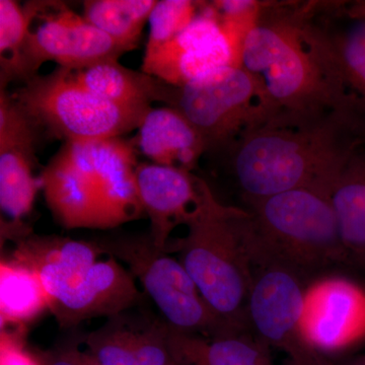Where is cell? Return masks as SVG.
Segmentation results:
<instances>
[{
	"instance_id": "1",
	"label": "cell",
	"mask_w": 365,
	"mask_h": 365,
	"mask_svg": "<svg viewBox=\"0 0 365 365\" xmlns=\"http://www.w3.org/2000/svg\"><path fill=\"white\" fill-rule=\"evenodd\" d=\"M365 144L359 100L317 118L275 115L249 127L228 151L246 200L295 189L330 196L346 163Z\"/></svg>"
},
{
	"instance_id": "2",
	"label": "cell",
	"mask_w": 365,
	"mask_h": 365,
	"mask_svg": "<svg viewBox=\"0 0 365 365\" xmlns=\"http://www.w3.org/2000/svg\"><path fill=\"white\" fill-rule=\"evenodd\" d=\"M304 11L261 13L245 36L240 63L261 81L264 119L317 118L356 98L327 73L302 38Z\"/></svg>"
},
{
	"instance_id": "3",
	"label": "cell",
	"mask_w": 365,
	"mask_h": 365,
	"mask_svg": "<svg viewBox=\"0 0 365 365\" xmlns=\"http://www.w3.org/2000/svg\"><path fill=\"white\" fill-rule=\"evenodd\" d=\"M248 210L225 205L201 180L200 199L186 223V237L168 244L195 282L201 297L234 332L247 325L253 262L250 253Z\"/></svg>"
},
{
	"instance_id": "4",
	"label": "cell",
	"mask_w": 365,
	"mask_h": 365,
	"mask_svg": "<svg viewBox=\"0 0 365 365\" xmlns=\"http://www.w3.org/2000/svg\"><path fill=\"white\" fill-rule=\"evenodd\" d=\"M247 202L253 265L275 264L304 277L347 257L327 194L295 189Z\"/></svg>"
},
{
	"instance_id": "5",
	"label": "cell",
	"mask_w": 365,
	"mask_h": 365,
	"mask_svg": "<svg viewBox=\"0 0 365 365\" xmlns=\"http://www.w3.org/2000/svg\"><path fill=\"white\" fill-rule=\"evenodd\" d=\"M41 131L69 141L118 138L138 129L150 107H128L91 93L58 67L11 93Z\"/></svg>"
},
{
	"instance_id": "6",
	"label": "cell",
	"mask_w": 365,
	"mask_h": 365,
	"mask_svg": "<svg viewBox=\"0 0 365 365\" xmlns=\"http://www.w3.org/2000/svg\"><path fill=\"white\" fill-rule=\"evenodd\" d=\"M103 255L124 262L172 328L220 337L234 333L211 311L181 262L158 248L150 235L96 240Z\"/></svg>"
},
{
	"instance_id": "7",
	"label": "cell",
	"mask_w": 365,
	"mask_h": 365,
	"mask_svg": "<svg viewBox=\"0 0 365 365\" xmlns=\"http://www.w3.org/2000/svg\"><path fill=\"white\" fill-rule=\"evenodd\" d=\"M165 104L188 120L205 153L227 150L264 118L261 81L242 66H228L182 86H169Z\"/></svg>"
},
{
	"instance_id": "8",
	"label": "cell",
	"mask_w": 365,
	"mask_h": 365,
	"mask_svg": "<svg viewBox=\"0 0 365 365\" xmlns=\"http://www.w3.org/2000/svg\"><path fill=\"white\" fill-rule=\"evenodd\" d=\"M246 34L242 26L223 21L212 4H204L177 37L144 54L141 71L168 85L182 86L225 67L241 66Z\"/></svg>"
},
{
	"instance_id": "9",
	"label": "cell",
	"mask_w": 365,
	"mask_h": 365,
	"mask_svg": "<svg viewBox=\"0 0 365 365\" xmlns=\"http://www.w3.org/2000/svg\"><path fill=\"white\" fill-rule=\"evenodd\" d=\"M130 51L63 2L41 1L24 47L21 81L25 83L38 76L46 62L71 71L106 60H119Z\"/></svg>"
},
{
	"instance_id": "10",
	"label": "cell",
	"mask_w": 365,
	"mask_h": 365,
	"mask_svg": "<svg viewBox=\"0 0 365 365\" xmlns=\"http://www.w3.org/2000/svg\"><path fill=\"white\" fill-rule=\"evenodd\" d=\"M306 289L302 276L289 269L254 265L247 318L261 342L279 348L294 365H322L302 331Z\"/></svg>"
},
{
	"instance_id": "11",
	"label": "cell",
	"mask_w": 365,
	"mask_h": 365,
	"mask_svg": "<svg viewBox=\"0 0 365 365\" xmlns=\"http://www.w3.org/2000/svg\"><path fill=\"white\" fill-rule=\"evenodd\" d=\"M41 129L6 88H0V207L2 235L16 239L29 232L24 218L30 215L40 177H36Z\"/></svg>"
},
{
	"instance_id": "12",
	"label": "cell",
	"mask_w": 365,
	"mask_h": 365,
	"mask_svg": "<svg viewBox=\"0 0 365 365\" xmlns=\"http://www.w3.org/2000/svg\"><path fill=\"white\" fill-rule=\"evenodd\" d=\"M302 331L317 352H335L365 336V292L352 281L328 277L306 289Z\"/></svg>"
},
{
	"instance_id": "13",
	"label": "cell",
	"mask_w": 365,
	"mask_h": 365,
	"mask_svg": "<svg viewBox=\"0 0 365 365\" xmlns=\"http://www.w3.org/2000/svg\"><path fill=\"white\" fill-rule=\"evenodd\" d=\"M336 4L332 18L314 21L309 9L302 14V38L331 78L359 101L365 110V20L345 14Z\"/></svg>"
},
{
	"instance_id": "14",
	"label": "cell",
	"mask_w": 365,
	"mask_h": 365,
	"mask_svg": "<svg viewBox=\"0 0 365 365\" xmlns=\"http://www.w3.org/2000/svg\"><path fill=\"white\" fill-rule=\"evenodd\" d=\"M135 277L110 257L91 266L85 277L49 311L62 329H71L86 319L113 318L143 302Z\"/></svg>"
},
{
	"instance_id": "15",
	"label": "cell",
	"mask_w": 365,
	"mask_h": 365,
	"mask_svg": "<svg viewBox=\"0 0 365 365\" xmlns=\"http://www.w3.org/2000/svg\"><path fill=\"white\" fill-rule=\"evenodd\" d=\"M135 177L144 213L150 220V237L165 251L173 230L186 225L196 210L202 179L189 170L153 163H138Z\"/></svg>"
},
{
	"instance_id": "16",
	"label": "cell",
	"mask_w": 365,
	"mask_h": 365,
	"mask_svg": "<svg viewBox=\"0 0 365 365\" xmlns=\"http://www.w3.org/2000/svg\"><path fill=\"white\" fill-rule=\"evenodd\" d=\"M16 242L13 258L37 274L49 299V309L81 282L103 255L93 241L56 235L30 232Z\"/></svg>"
},
{
	"instance_id": "17",
	"label": "cell",
	"mask_w": 365,
	"mask_h": 365,
	"mask_svg": "<svg viewBox=\"0 0 365 365\" xmlns=\"http://www.w3.org/2000/svg\"><path fill=\"white\" fill-rule=\"evenodd\" d=\"M137 151L122 137L96 141L100 230L138 220L144 213L135 170Z\"/></svg>"
},
{
	"instance_id": "18",
	"label": "cell",
	"mask_w": 365,
	"mask_h": 365,
	"mask_svg": "<svg viewBox=\"0 0 365 365\" xmlns=\"http://www.w3.org/2000/svg\"><path fill=\"white\" fill-rule=\"evenodd\" d=\"M131 143L150 163L189 172L205 153L202 139L194 127L169 106L150 107Z\"/></svg>"
},
{
	"instance_id": "19",
	"label": "cell",
	"mask_w": 365,
	"mask_h": 365,
	"mask_svg": "<svg viewBox=\"0 0 365 365\" xmlns=\"http://www.w3.org/2000/svg\"><path fill=\"white\" fill-rule=\"evenodd\" d=\"M41 189L53 216L66 228H98V189L57 153L43 168Z\"/></svg>"
},
{
	"instance_id": "20",
	"label": "cell",
	"mask_w": 365,
	"mask_h": 365,
	"mask_svg": "<svg viewBox=\"0 0 365 365\" xmlns=\"http://www.w3.org/2000/svg\"><path fill=\"white\" fill-rule=\"evenodd\" d=\"M66 71L86 90L115 104L128 107L148 108L153 102H165L169 86L143 71L127 68L116 59Z\"/></svg>"
},
{
	"instance_id": "21",
	"label": "cell",
	"mask_w": 365,
	"mask_h": 365,
	"mask_svg": "<svg viewBox=\"0 0 365 365\" xmlns=\"http://www.w3.org/2000/svg\"><path fill=\"white\" fill-rule=\"evenodd\" d=\"M242 332L206 339L170 326V352L175 362L184 365H258L268 361L265 347Z\"/></svg>"
},
{
	"instance_id": "22",
	"label": "cell",
	"mask_w": 365,
	"mask_h": 365,
	"mask_svg": "<svg viewBox=\"0 0 365 365\" xmlns=\"http://www.w3.org/2000/svg\"><path fill=\"white\" fill-rule=\"evenodd\" d=\"M346 251L365 257V144L346 163L330 195Z\"/></svg>"
},
{
	"instance_id": "23",
	"label": "cell",
	"mask_w": 365,
	"mask_h": 365,
	"mask_svg": "<svg viewBox=\"0 0 365 365\" xmlns=\"http://www.w3.org/2000/svg\"><path fill=\"white\" fill-rule=\"evenodd\" d=\"M46 309L49 299L37 274L20 262L0 264V319L1 328L26 330Z\"/></svg>"
},
{
	"instance_id": "24",
	"label": "cell",
	"mask_w": 365,
	"mask_h": 365,
	"mask_svg": "<svg viewBox=\"0 0 365 365\" xmlns=\"http://www.w3.org/2000/svg\"><path fill=\"white\" fill-rule=\"evenodd\" d=\"M157 0H86L83 16L113 40L134 50Z\"/></svg>"
},
{
	"instance_id": "25",
	"label": "cell",
	"mask_w": 365,
	"mask_h": 365,
	"mask_svg": "<svg viewBox=\"0 0 365 365\" xmlns=\"http://www.w3.org/2000/svg\"><path fill=\"white\" fill-rule=\"evenodd\" d=\"M40 7L41 1L0 0V88L21 81L24 47Z\"/></svg>"
},
{
	"instance_id": "26",
	"label": "cell",
	"mask_w": 365,
	"mask_h": 365,
	"mask_svg": "<svg viewBox=\"0 0 365 365\" xmlns=\"http://www.w3.org/2000/svg\"><path fill=\"white\" fill-rule=\"evenodd\" d=\"M126 313L129 341L139 364L169 365L175 362L170 349L169 324L165 319H132Z\"/></svg>"
},
{
	"instance_id": "27",
	"label": "cell",
	"mask_w": 365,
	"mask_h": 365,
	"mask_svg": "<svg viewBox=\"0 0 365 365\" xmlns=\"http://www.w3.org/2000/svg\"><path fill=\"white\" fill-rule=\"evenodd\" d=\"M203 6V2L190 0L157 1L148 20L150 35L144 54L155 51L177 37L195 20Z\"/></svg>"
},
{
	"instance_id": "28",
	"label": "cell",
	"mask_w": 365,
	"mask_h": 365,
	"mask_svg": "<svg viewBox=\"0 0 365 365\" xmlns=\"http://www.w3.org/2000/svg\"><path fill=\"white\" fill-rule=\"evenodd\" d=\"M83 341L102 365H140L131 348L124 313L108 319L104 326L88 333Z\"/></svg>"
},
{
	"instance_id": "29",
	"label": "cell",
	"mask_w": 365,
	"mask_h": 365,
	"mask_svg": "<svg viewBox=\"0 0 365 365\" xmlns=\"http://www.w3.org/2000/svg\"><path fill=\"white\" fill-rule=\"evenodd\" d=\"M23 338L24 330L1 329L0 365H42L37 354L26 349Z\"/></svg>"
},
{
	"instance_id": "30",
	"label": "cell",
	"mask_w": 365,
	"mask_h": 365,
	"mask_svg": "<svg viewBox=\"0 0 365 365\" xmlns=\"http://www.w3.org/2000/svg\"><path fill=\"white\" fill-rule=\"evenodd\" d=\"M37 355L42 365H85L86 352L81 351L76 343L66 342Z\"/></svg>"
},
{
	"instance_id": "31",
	"label": "cell",
	"mask_w": 365,
	"mask_h": 365,
	"mask_svg": "<svg viewBox=\"0 0 365 365\" xmlns=\"http://www.w3.org/2000/svg\"><path fill=\"white\" fill-rule=\"evenodd\" d=\"M345 14L350 18L365 20V0H357L346 4Z\"/></svg>"
},
{
	"instance_id": "32",
	"label": "cell",
	"mask_w": 365,
	"mask_h": 365,
	"mask_svg": "<svg viewBox=\"0 0 365 365\" xmlns=\"http://www.w3.org/2000/svg\"><path fill=\"white\" fill-rule=\"evenodd\" d=\"M85 365H102L90 351L86 352Z\"/></svg>"
},
{
	"instance_id": "33",
	"label": "cell",
	"mask_w": 365,
	"mask_h": 365,
	"mask_svg": "<svg viewBox=\"0 0 365 365\" xmlns=\"http://www.w3.org/2000/svg\"><path fill=\"white\" fill-rule=\"evenodd\" d=\"M169 365H184V364H178V362H173V364H170Z\"/></svg>"
}]
</instances>
